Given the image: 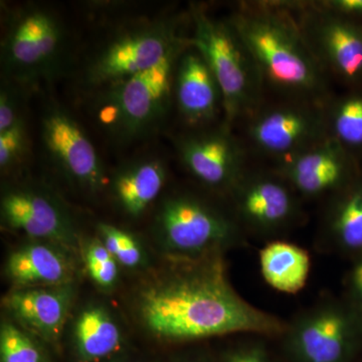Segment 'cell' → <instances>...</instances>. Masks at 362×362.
Returning a JSON list of instances; mask_svg holds the SVG:
<instances>
[{"mask_svg":"<svg viewBox=\"0 0 362 362\" xmlns=\"http://www.w3.org/2000/svg\"><path fill=\"white\" fill-rule=\"evenodd\" d=\"M76 349L81 361H102L120 349L122 334L106 309L92 306L81 312L74 328Z\"/></svg>","mask_w":362,"mask_h":362,"instance_id":"22","label":"cell"},{"mask_svg":"<svg viewBox=\"0 0 362 362\" xmlns=\"http://www.w3.org/2000/svg\"><path fill=\"white\" fill-rule=\"evenodd\" d=\"M101 242L118 264L136 268L142 263L143 252L133 235L117 226L101 223L99 226Z\"/></svg>","mask_w":362,"mask_h":362,"instance_id":"25","label":"cell"},{"mask_svg":"<svg viewBox=\"0 0 362 362\" xmlns=\"http://www.w3.org/2000/svg\"><path fill=\"white\" fill-rule=\"evenodd\" d=\"M295 13L312 54L327 73L354 89L362 85V23L323 9L316 1L295 2Z\"/></svg>","mask_w":362,"mask_h":362,"instance_id":"10","label":"cell"},{"mask_svg":"<svg viewBox=\"0 0 362 362\" xmlns=\"http://www.w3.org/2000/svg\"><path fill=\"white\" fill-rule=\"evenodd\" d=\"M177 362H206V361H202V359L187 358V359H182V361H180Z\"/></svg>","mask_w":362,"mask_h":362,"instance_id":"32","label":"cell"},{"mask_svg":"<svg viewBox=\"0 0 362 362\" xmlns=\"http://www.w3.org/2000/svg\"><path fill=\"white\" fill-rule=\"evenodd\" d=\"M190 21V45L218 82L226 124L251 118L259 109L264 86L246 45L230 21L216 20L201 6H192Z\"/></svg>","mask_w":362,"mask_h":362,"instance_id":"3","label":"cell"},{"mask_svg":"<svg viewBox=\"0 0 362 362\" xmlns=\"http://www.w3.org/2000/svg\"><path fill=\"white\" fill-rule=\"evenodd\" d=\"M316 4L330 13L362 23V0H323Z\"/></svg>","mask_w":362,"mask_h":362,"instance_id":"30","label":"cell"},{"mask_svg":"<svg viewBox=\"0 0 362 362\" xmlns=\"http://www.w3.org/2000/svg\"><path fill=\"white\" fill-rule=\"evenodd\" d=\"M228 21L251 54L264 87L292 100L326 103L327 76L307 44L295 2H246Z\"/></svg>","mask_w":362,"mask_h":362,"instance_id":"2","label":"cell"},{"mask_svg":"<svg viewBox=\"0 0 362 362\" xmlns=\"http://www.w3.org/2000/svg\"><path fill=\"white\" fill-rule=\"evenodd\" d=\"M290 362H352L362 346V311L349 298H325L287 322Z\"/></svg>","mask_w":362,"mask_h":362,"instance_id":"4","label":"cell"},{"mask_svg":"<svg viewBox=\"0 0 362 362\" xmlns=\"http://www.w3.org/2000/svg\"><path fill=\"white\" fill-rule=\"evenodd\" d=\"M2 221L35 239L69 245L74 240L68 216L49 195L30 188L8 190L1 199Z\"/></svg>","mask_w":362,"mask_h":362,"instance_id":"15","label":"cell"},{"mask_svg":"<svg viewBox=\"0 0 362 362\" xmlns=\"http://www.w3.org/2000/svg\"><path fill=\"white\" fill-rule=\"evenodd\" d=\"M259 270L267 284L284 294L304 289L311 272V258L304 247L283 240H269L259 252Z\"/></svg>","mask_w":362,"mask_h":362,"instance_id":"21","label":"cell"},{"mask_svg":"<svg viewBox=\"0 0 362 362\" xmlns=\"http://www.w3.org/2000/svg\"><path fill=\"white\" fill-rule=\"evenodd\" d=\"M190 45L180 21L162 18L121 30L95 54L86 71L92 87L108 88L153 68Z\"/></svg>","mask_w":362,"mask_h":362,"instance_id":"6","label":"cell"},{"mask_svg":"<svg viewBox=\"0 0 362 362\" xmlns=\"http://www.w3.org/2000/svg\"><path fill=\"white\" fill-rule=\"evenodd\" d=\"M330 197L323 220L324 242L356 258L362 254V176Z\"/></svg>","mask_w":362,"mask_h":362,"instance_id":"18","label":"cell"},{"mask_svg":"<svg viewBox=\"0 0 362 362\" xmlns=\"http://www.w3.org/2000/svg\"><path fill=\"white\" fill-rule=\"evenodd\" d=\"M86 265L90 278L103 288H110L118 279V262L102 242L90 243L86 250Z\"/></svg>","mask_w":362,"mask_h":362,"instance_id":"26","label":"cell"},{"mask_svg":"<svg viewBox=\"0 0 362 362\" xmlns=\"http://www.w3.org/2000/svg\"><path fill=\"white\" fill-rule=\"evenodd\" d=\"M157 230L164 249L180 258H197L244 244V232L232 214L201 197L173 195L162 202Z\"/></svg>","mask_w":362,"mask_h":362,"instance_id":"7","label":"cell"},{"mask_svg":"<svg viewBox=\"0 0 362 362\" xmlns=\"http://www.w3.org/2000/svg\"><path fill=\"white\" fill-rule=\"evenodd\" d=\"M275 171L300 197L308 199L331 197L361 175L356 157L329 136L283 159Z\"/></svg>","mask_w":362,"mask_h":362,"instance_id":"13","label":"cell"},{"mask_svg":"<svg viewBox=\"0 0 362 362\" xmlns=\"http://www.w3.org/2000/svg\"><path fill=\"white\" fill-rule=\"evenodd\" d=\"M21 118L20 93L14 83L6 80L0 92V132L13 127Z\"/></svg>","mask_w":362,"mask_h":362,"instance_id":"29","label":"cell"},{"mask_svg":"<svg viewBox=\"0 0 362 362\" xmlns=\"http://www.w3.org/2000/svg\"><path fill=\"white\" fill-rule=\"evenodd\" d=\"M223 255L185 258L181 268L140 293L138 311L149 332L175 342L232 334L282 337L287 322L235 291Z\"/></svg>","mask_w":362,"mask_h":362,"instance_id":"1","label":"cell"},{"mask_svg":"<svg viewBox=\"0 0 362 362\" xmlns=\"http://www.w3.org/2000/svg\"><path fill=\"white\" fill-rule=\"evenodd\" d=\"M228 195L232 216L246 235L276 240L302 216L299 195L276 171L247 170Z\"/></svg>","mask_w":362,"mask_h":362,"instance_id":"9","label":"cell"},{"mask_svg":"<svg viewBox=\"0 0 362 362\" xmlns=\"http://www.w3.org/2000/svg\"><path fill=\"white\" fill-rule=\"evenodd\" d=\"M64 45L65 30L56 14L37 6L18 9L7 20L2 37L6 80L30 85L49 78L58 68Z\"/></svg>","mask_w":362,"mask_h":362,"instance_id":"8","label":"cell"},{"mask_svg":"<svg viewBox=\"0 0 362 362\" xmlns=\"http://www.w3.org/2000/svg\"><path fill=\"white\" fill-rule=\"evenodd\" d=\"M28 133L25 120L18 121L13 127L0 132V168L6 170L13 168L25 157L28 149Z\"/></svg>","mask_w":362,"mask_h":362,"instance_id":"27","label":"cell"},{"mask_svg":"<svg viewBox=\"0 0 362 362\" xmlns=\"http://www.w3.org/2000/svg\"><path fill=\"white\" fill-rule=\"evenodd\" d=\"M42 140L57 168L80 187L97 192L103 187V163L84 128L65 109L51 106L42 117Z\"/></svg>","mask_w":362,"mask_h":362,"instance_id":"14","label":"cell"},{"mask_svg":"<svg viewBox=\"0 0 362 362\" xmlns=\"http://www.w3.org/2000/svg\"><path fill=\"white\" fill-rule=\"evenodd\" d=\"M0 361L49 362L37 342L9 322L2 324L0 330Z\"/></svg>","mask_w":362,"mask_h":362,"instance_id":"24","label":"cell"},{"mask_svg":"<svg viewBox=\"0 0 362 362\" xmlns=\"http://www.w3.org/2000/svg\"><path fill=\"white\" fill-rule=\"evenodd\" d=\"M166 168L156 158L131 162L116 173L113 194L126 214L138 216L144 213L160 192L166 182Z\"/></svg>","mask_w":362,"mask_h":362,"instance_id":"20","label":"cell"},{"mask_svg":"<svg viewBox=\"0 0 362 362\" xmlns=\"http://www.w3.org/2000/svg\"><path fill=\"white\" fill-rule=\"evenodd\" d=\"M247 136L259 152L283 160L328 137L325 104L292 100L259 109L250 118Z\"/></svg>","mask_w":362,"mask_h":362,"instance_id":"11","label":"cell"},{"mask_svg":"<svg viewBox=\"0 0 362 362\" xmlns=\"http://www.w3.org/2000/svg\"><path fill=\"white\" fill-rule=\"evenodd\" d=\"M6 271L21 288L64 286L71 277L68 259L58 250L45 244L26 245L13 252L7 261Z\"/></svg>","mask_w":362,"mask_h":362,"instance_id":"19","label":"cell"},{"mask_svg":"<svg viewBox=\"0 0 362 362\" xmlns=\"http://www.w3.org/2000/svg\"><path fill=\"white\" fill-rule=\"evenodd\" d=\"M173 96L181 117L190 127L199 129L209 126L223 110L218 82L192 45L178 59Z\"/></svg>","mask_w":362,"mask_h":362,"instance_id":"16","label":"cell"},{"mask_svg":"<svg viewBox=\"0 0 362 362\" xmlns=\"http://www.w3.org/2000/svg\"><path fill=\"white\" fill-rule=\"evenodd\" d=\"M347 291L350 300L362 311V254L354 258L346 277Z\"/></svg>","mask_w":362,"mask_h":362,"instance_id":"31","label":"cell"},{"mask_svg":"<svg viewBox=\"0 0 362 362\" xmlns=\"http://www.w3.org/2000/svg\"><path fill=\"white\" fill-rule=\"evenodd\" d=\"M176 148L188 173L214 192L230 194L247 171L246 152L228 124L181 136Z\"/></svg>","mask_w":362,"mask_h":362,"instance_id":"12","label":"cell"},{"mask_svg":"<svg viewBox=\"0 0 362 362\" xmlns=\"http://www.w3.org/2000/svg\"><path fill=\"white\" fill-rule=\"evenodd\" d=\"M73 293L69 286L20 288L6 299L7 309L25 327L47 340L61 334Z\"/></svg>","mask_w":362,"mask_h":362,"instance_id":"17","label":"cell"},{"mask_svg":"<svg viewBox=\"0 0 362 362\" xmlns=\"http://www.w3.org/2000/svg\"><path fill=\"white\" fill-rule=\"evenodd\" d=\"M185 49L149 70L105 88L97 108L98 119L105 129L128 141L156 127L170 106L176 66Z\"/></svg>","mask_w":362,"mask_h":362,"instance_id":"5","label":"cell"},{"mask_svg":"<svg viewBox=\"0 0 362 362\" xmlns=\"http://www.w3.org/2000/svg\"><path fill=\"white\" fill-rule=\"evenodd\" d=\"M264 338L247 335L226 350L220 362H277Z\"/></svg>","mask_w":362,"mask_h":362,"instance_id":"28","label":"cell"},{"mask_svg":"<svg viewBox=\"0 0 362 362\" xmlns=\"http://www.w3.org/2000/svg\"><path fill=\"white\" fill-rule=\"evenodd\" d=\"M328 136L354 156L362 154V90L337 98L325 104Z\"/></svg>","mask_w":362,"mask_h":362,"instance_id":"23","label":"cell"}]
</instances>
